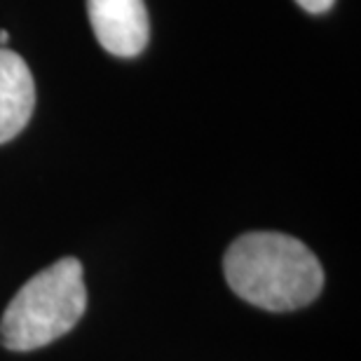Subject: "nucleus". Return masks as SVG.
Listing matches in <instances>:
<instances>
[{
	"mask_svg": "<svg viewBox=\"0 0 361 361\" xmlns=\"http://www.w3.org/2000/svg\"><path fill=\"white\" fill-rule=\"evenodd\" d=\"M295 3L310 14H322V12L331 10V5H334L336 0H295Z\"/></svg>",
	"mask_w": 361,
	"mask_h": 361,
	"instance_id": "obj_5",
	"label": "nucleus"
},
{
	"mask_svg": "<svg viewBox=\"0 0 361 361\" xmlns=\"http://www.w3.org/2000/svg\"><path fill=\"white\" fill-rule=\"evenodd\" d=\"M230 288L251 305L291 312L310 305L324 286L317 256L300 240L281 233H247L223 258Z\"/></svg>",
	"mask_w": 361,
	"mask_h": 361,
	"instance_id": "obj_1",
	"label": "nucleus"
},
{
	"mask_svg": "<svg viewBox=\"0 0 361 361\" xmlns=\"http://www.w3.org/2000/svg\"><path fill=\"white\" fill-rule=\"evenodd\" d=\"M35 106V85L26 61L0 47V143L14 139L28 125Z\"/></svg>",
	"mask_w": 361,
	"mask_h": 361,
	"instance_id": "obj_4",
	"label": "nucleus"
},
{
	"mask_svg": "<svg viewBox=\"0 0 361 361\" xmlns=\"http://www.w3.org/2000/svg\"><path fill=\"white\" fill-rule=\"evenodd\" d=\"M90 24L106 52L136 56L148 45V12L143 0H87Z\"/></svg>",
	"mask_w": 361,
	"mask_h": 361,
	"instance_id": "obj_3",
	"label": "nucleus"
},
{
	"mask_svg": "<svg viewBox=\"0 0 361 361\" xmlns=\"http://www.w3.org/2000/svg\"><path fill=\"white\" fill-rule=\"evenodd\" d=\"M7 42V31H0V45H5Z\"/></svg>",
	"mask_w": 361,
	"mask_h": 361,
	"instance_id": "obj_6",
	"label": "nucleus"
},
{
	"mask_svg": "<svg viewBox=\"0 0 361 361\" xmlns=\"http://www.w3.org/2000/svg\"><path fill=\"white\" fill-rule=\"evenodd\" d=\"M85 307L82 265L78 258H61L28 279L10 300L0 322V343L14 352L45 348L80 322Z\"/></svg>",
	"mask_w": 361,
	"mask_h": 361,
	"instance_id": "obj_2",
	"label": "nucleus"
}]
</instances>
